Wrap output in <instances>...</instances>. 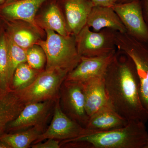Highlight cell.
<instances>
[{"mask_svg":"<svg viewBox=\"0 0 148 148\" xmlns=\"http://www.w3.org/2000/svg\"><path fill=\"white\" fill-rule=\"evenodd\" d=\"M42 71L33 69L27 63L20 64L13 74L10 85V89L14 90L24 89L34 82Z\"/></svg>","mask_w":148,"mask_h":148,"instance_id":"obj_21","label":"cell"},{"mask_svg":"<svg viewBox=\"0 0 148 148\" xmlns=\"http://www.w3.org/2000/svg\"><path fill=\"white\" fill-rule=\"evenodd\" d=\"M35 22L42 30H52L65 36L71 35L58 0L46 1L37 12Z\"/></svg>","mask_w":148,"mask_h":148,"instance_id":"obj_13","label":"cell"},{"mask_svg":"<svg viewBox=\"0 0 148 148\" xmlns=\"http://www.w3.org/2000/svg\"><path fill=\"white\" fill-rule=\"evenodd\" d=\"M128 122L108 103L89 117L85 128L93 132H106L124 127Z\"/></svg>","mask_w":148,"mask_h":148,"instance_id":"obj_16","label":"cell"},{"mask_svg":"<svg viewBox=\"0 0 148 148\" xmlns=\"http://www.w3.org/2000/svg\"><path fill=\"white\" fill-rule=\"evenodd\" d=\"M112 8L116 12L129 34L143 41H148V28L143 16L140 0L116 3Z\"/></svg>","mask_w":148,"mask_h":148,"instance_id":"obj_10","label":"cell"},{"mask_svg":"<svg viewBox=\"0 0 148 148\" xmlns=\"http://www.w3.org/2000/svg\"><path fill=\"white\" fill-rule=\"evenodd\" d=\"M134 1V0H118L116 3H125L131 1Z\"/></svg>","mask_w":148,"mask_h":148,"instance_id":"obj_31","label":"cell"},{"mask_svg":"<svg viewBox=\"0 0 148 148\" xmlns=\"http://www.w3.org/2000/svg\"><path fill=\"white\" fill-rule=\"evenodd\" d=\"M86 25L95 32L106 28L121 33L127 32L119 16L110 7L94 6L88 17Z\"/></svg>","mask_w":148,"mask_h":148,"instance_id":"obj_17","label":"cell"},{"mask_svg":"<svg viewBox=\"0 0 148 148\" xmlns=\"http://www.w3.org/2000/svg\"><path fill=\"white\" fill-rule=\"evenodd\" d=\"M59 98L64 113L85 127L89 117L86 111L82 84L65 79L60 88Z\"/></svg>","mask_w":148,"mask_h":148,"instance_id":"obj_8","label":"cell"},{"mask_svg":"<svg viewBox=\"0 0 148 148\" xmlns=\"http://www.w3.org/2000/svg\"><path fill=\"white\" fill-rule=\"evenodd\" d=\"M45 32V39L40 40L36 44L42 48L46 56L45 70L59 69L70 73L77 66L81 59L75 36H65L49 29Z\"/></svg>","mask_w":148,"mask_h":148,"instance_id":"obj_3","label":"cell"},{"mask_svg":"<svg viewBox=\"0 0 148 148\" xmlns=\"http://www.w3.org/2000/svg\"><path fill=\"white\" fill-rule=\"evenodd\" d=\"M7 38L8 49V76L10 88L11 82L15 70L20 64L27 63V57L26 50L15 44L7 35Z\"/></svg>","mask_w":148,"mask_h":148,"instance_id":"obj_23","label":"cell"},{"mask_svg":"<svg viewBox=\"0 0 148 148\" xmlns=\"http://www.w3.org/2000/svg\"><path fill=\"white\" fill-rule=\"evenodd\" d=\"M70 34L76 36L86 26L94 5L90 0H58Z\"/></svg>","mask_w":148,"mask_h":148,"instance_id":"obj_12","label":"cell"},{"mask_svg":"<svg viewBox=\"0 0 148 148\" xmlns=\"http://www.w3.org/2000/svg\"><path fill=\"white\" fill-rule=\"evenodd\" d=\"M115 30L106 28L98 32L85 26L75 36L80 56L95 57L106 55L116 49Z\"/></svg>","mask_w":148,"mask_h":148,"instance_id":"obj_6","label":"cell"},{"mask_svg":"<svg viewBox=\"0 0 148 148\" xmlns=\"http://www.w3.org/2000/svg\"><path fill=\"white\" fill-rule=\"evenodd\" d=\"M82 83L86 111L89 117L108 103L104 77L92 78Z\"/></svg>","mask_w":148,"mask_h":148,"instance_id":"obj_18","label":"cell"},{"mask_svg":"<svg viewBox=\"0 0 148 148\" xmlns=\"http://www.w3.org/2000/svg\"><path fill=\"white\" fill-rule=\"evenodd\" d=\"M47 1L22 0L3 5L0 6V16L8 21H26L40 29L36 24L35 17L41 7Z\"/></svg>","mask_w":148,"mask_h":148,"instance_id":"obj_15","label":"cell"},{"mask_svg":"<svg viewBox=\"0 0 148 148\" xmlns=\"http://www.w3.org/2000/svg\"><path fill=\"white\" fill-rule=\"evenodd\" d=\"M45 130L43 127H33L14 133L5 132L0 140L9 148H29Z\"/></svg>","mask_w":148,"mask_h":148,"instance_id":"obj_20","label":"cell"},{"mask_svg":"<svg viewBox=\"0 0 148 148\" xmlns=\"http://www.w3.org/2000/svg\"><path fill=\"white\" fill-rule=\"evenodd\" d=\"M115 42L117 49L128 56L135 64L140 98L148 116V41L137 39L127 32H116Z\"/></svg>","mask_w":148,"mask_h":148,"instance_id":"obj_4","label":"cell"},{"mask_svg":"<svg viewBox=\"0 0 148 148\" xmlns=\"http://www.w3.org/2000/svg\"><path fill=\"white\" fill-rule=\"evenodd\" d=\"M53 114L50 125L33 144L40 143L48 139H55L61 142L93 132L73 120L64 113L60 106L59 98L56 102Z\"/></svg>","mask_w":148,"mask_h":148,"instance_id":"obj_7","label":"cell"},{"mask_svg":"<svg viewBox=\"0 0 148 148\" xmlns=\"http://www.w3.org/2000/svg\"><path fill=\"white\" fill-rule=\"evenodd\" d=\"M0 148H9L8 146L0 140Z\"/></svg>","mask_w":148,"mask_h":148,"instance_id":"obj_29","label":"cell"},{"mask_svg":"<svg viewBox=\"0 0 148 148\" xmlns=\"http://www.w3.org/2000/svg\"><path fill=\"white\" fill-rule=\"evenodd\" d=\"M22 1V0H7V1L6 2L5 4L10 3L16 2L19 1Z\"/></svg>","mask_w":148,"mask_h":148,"instance_id":"obj_30","label":"cell"},{"mask_svg":"<svg viewBox=\"0 0 148 148\" xmlns=\"http://www.w3.org/2000/svg\"><path fill=\"white\" fill-rule=\"evenodd\" d=\"M104 79L109 105L127 121L146 123L148 116L141 101L139 78L132 59L117 49Z\"/></svg>","mask_w":148,"mask_h":148,"instance_id":"obj_1","label":"cell"},{"mask_svg":"<svg viewBox=\"0 0 148 148\" xmlns=\"http://www.w3.org/2000/svg\"><path fill=\"white\" fill-rule=\"evenodd\" d=\"M142 4L143 16L148 28V0H140Z\"/></svg>","mask_w":148,"mask_h":148,"instance_id":"obj_27","label":"cell"},{"mask_svg":"<svg viewBox=\"0 0 148 148\" xmlns=\"http://www.w3.org/2000/svg\"><path fill=\"white\" fill-rule=\"evenodd\" d=\"M117 49L106 55L95 57L81 56L77 66L67 75L66 80L83 83L95 77H104Z\"/></svg>","mask_w":148,"mask_h":148,"instance_id":"obj_11","label":"cell"},{"mask_svg":"<svg viewBox=\"0 0 148 148\" xmlns=\"http://www.w3.org/2000/svg\"><path fill=\"white\" fill-rule=\"evenodd\" d=\"M61 142H69V148H148V133L145 123L131 121L121 128Z\"/></svg>","mask_w":148,"mask_h":148,"instance_id":"obj_2","label":"cell"},{"mask_svg":"<svg viewBox=\"0 0 148 148\" xmlns=\"http://www.w3.org/2000/svg\"><path fill=\"white\" fill-rule=\"evenodd\" d=\"M4 29V21L3 18L0 16V34Z\"/></svg>","mask_w":148,"mask_h":148,"instance_id":"obj_28","label":"cell"},{"mask_svg":"<svg viewBox=\"0 0 148 148\" xmlns=\"http://www.w3.org/2000/svg\"><path fill=\"white\" fill-rule=\"evenodd\" d=\"M94 5L100 6L110 7L116 3L118 0H90Z\"/></svg>","mask_w":148,"mask_h":148,"instance_id":"obj_26","label":"cell"},{"mask_svg":"<svg viewBox=\"0 0 148 148\" xmlns=\"http://www.w3.org/2000/svg\"><path fill=\"white\" fill-rule=\"evenodd\" d=\"M7 38L4 28L0 34V95L10 90L8 76Z\"/></svg>","mask_w":148,"mask_h":148,"instance_id":"obj_22","label":"cell"},{"mask_svg":"<svg viewBox=\"0 0 148 148\" xmlns=\"http://www.w3.org/2000/svg\"><path fill=\"white\" fill-rule=\"evenodd\" d=\"M27 63L33 69L43 71L45 68L47 58L42 48L38 44H35L26 50Z\"/></svg>","mask_w":148,"mask_h":148,"instance_id":"obj_24","label":"cell"},{"mask_svg":"<svg viewBox=\"0 0 148 148\" xmlns=\"http://www.w3.org/2000/svg\"><path fill=\"white\" fill-rule=\"evenodd\" d=\"M68 73L59 69L44 70L30 85L16 91L25 106L30 103L56 100L59 98L60 88Z\"/></svg>","mask_w":148,"mask_h":148,"instance_id":"obj_5","label":"cell"},{"mask_svg":"<svg viewBox=\"0 0 148 148\" xmlns=\"http://www.w3.org/2000/svg\"><path fill=\"white\" fill-rule=\"evenodd\" d=\"M56 100L26 105L17 117L9 123L5 132H18L33 127L44 128L48 119L53 113Z\"/></svg>","mask_w":148,"mask_h":148,"instance_id":"obj_9","label":"cell"},{"mask_svg":"<svg viewBox=\"0 0 148 148\" xmlns=\"http://www.w3.org/2000/svg\"><path fill=\"white\" fill-rule=\"evenodd\" d=\"M7 0H0V6L5 4Z\"/></svg>","mask_w":148,"mask_h":148,"instance_id":"obj_32","label":"cell"},{"mask_svg":"<svg viewBox=\"0 0 148 148\" xmlns=\"http://www.w3.org/2000/svg\"><path fill=\"white\" fill-rule=\"evenodd\" d=\"M25 106L16 90L10 89L0 95V137L5 133L9 123L17 117Z\"/></svg>","mask_w":148,"mask_h":148,"instance_id":"obj_19","label":"cell"},{"mask_svg":"<svg viewBox=\"0 0 148 148\" xmlns=\"http://www.w3.org/2000/svg\"><path fill=\"white\" fill-rule=\"evenodd\" d=\"M3 20L8 36L19 47L27 50L42 40L43 30L30 23L21 20Z\"/></svg>","mask_w":148,"mask_h":148,"instance_id":"obj_14","label":"cell"},{"mask_svg":"<svg viewBox=\"0 0 148 148\" xmlns=\"http://www.w3.org/2000/svg\"><path fill=\"white\" fill-rule=\"evenodd\" d=\"M46 142L32 144V148H61V141L53 139H47Z\"/></svg>","mask_w":148,"mask_h":148,"instance_id":"obj_25","label":"cell"}]
</instances>
